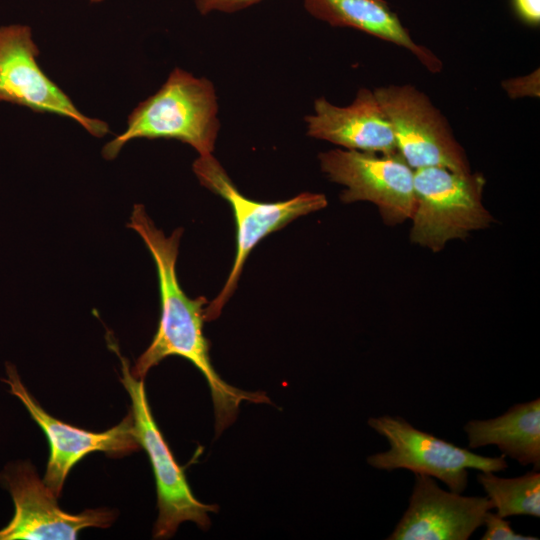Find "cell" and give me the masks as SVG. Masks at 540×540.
I'll use <instances>...</instances> for the list:
<instances>
[{
  "label": "cell",
  "mask_w": 540,
  "mask_h": 540,
  "mask_svg": "<svg viewBox=\"0 0 540 540\" xmlns=\"http://www.w3.org/2000/svg\"><path fill=\"white\" fill-rule=\"evenodd\" d=\"M368 425L385 437L390 448L367 458L376 469H407L441 480L450 491L462 493L468 483L467 469L500 472L508 465L505 456L487 457L473 453L413 427L400 416L371 417Z\"/></svg>",
  "instance_id": "cell-6"
},
{
  "label": "cell",
  "mask_w": 540,
  "mask_h": 540,
  "mask_svg": "<svg viewBox=\"0 0 540 540\" xmlns=\"http://www.w3.org/2000/svg\"><path fill=\"white\" fill-rule=\"evenodd\" d=\"M2 380L48 439L50 454L43 481L57 497L71 468L89 453L101 451L111 457H122L139 450L131 413L107 431L83 430L48 414L24 386L14 365L6 364V378Z\"/></svg>",
  "instance_id": "cell-11"
},
{
  "label": "cell",
  "mask_w": 540,
  "mask_h": 540,
  "mask_svg": "<svg viewBox=\"0 0 540 540\" xmlns=\"http://www.w3.org/2000/svg\"><path fill=\"white\" fill-rule=\"evenodd\" d=\"M307 134L347 150L399 153L390 122L374 91L361 88L353 102L336 106L323 97L314 101V112L304 118Z\"/></svg>",
  "instance_id": "cell-13"
},
{
  "label": "cell",
  "mask_w": 540,
  "mask_h": 540,
  "mask_svg": "<svg viewBox=\"0 0 540 540\" xmlns=\"http://www.w3.org/2000/svg\"><path fill=\"white\" fill-rule=\"evenodd\" d=\"M392 127L399 154L413 169L443 167L471 172L464 148L429 97L411 84L373 90Z\"/></svg>",
  "instance_id": "cell-7"
},
{
  "label": "cell",
  "mask_w": 540,
  "mask_h": 540,
  "mask_svg": "<svg viewBox=\"0 0 540 540\" xmlns=\"http://www.w3.org/2000/svg\"><path fill=\"white\" fill-rule=\"evenodd\" d=\"M89 1L92 2V3H99V2H101L103 0H89Z\"/></svg>",
  "instance_id": "cell-21"
},
{
  "label": "cell",
  "mask_w": 540,
  "mask_h": 540,
  "mask_svg": "<svg viewBox=\"0 0 540 540\" xmlns=\"http://www.w3.org/2000/svg\"><path fill=\"white\" fill-rule=\"evenodd\" d=\"M414 474L408 508L388 540H467L493 509L487 496L445 491L431 476Z\"/></svg>",
  "instance_id": "cell-12"
},
{
  "label": "cell",
  "mask_w": 540,
  "mask_h": 540,
  "mask_svg": "<svg viewBox=\"0 0 540 540\" xmlns=\"http://www.w3.org/2000/svg\"><path fill=\"white\" fill-rule=\"evenodd\" d=\"M469 448L496 445L521 465L540 467V399L516 404L496 418L471 420L464 426Z\"/></svg>",
  "instance_id": "cell-15"
},
{
  "label": "cell",
  "mask_w": 540,
  "mask_h": 540,
  "mask_svg": "<svg viewBox=\"0 0 540 540\" xmlns=\"http://www.w3.org/2000/svg\"><path fill=\"white\" fill-rule=\"evenodd\" d=\"M127 227L137 232L151 253L157 268L161 314L157 331L148 348L137 359L131 372L144 379L148 371L168 356L190 361L205 377L212 395L215 430L219 435L236 419L242 401L269 403L265 394L246 392L226 383L215 371L209 342L203 334L207 299L189 298L181 288L176 261L183 230L166 236L147 215L143 205H135Z\"/></svg>",
  "instance_id": "cell-1"
},
{
  "label": "cell",
  "mask_w": 540,
  "mask_h": 540,
  "mask_svg": "<svg viewBox=\"0 0 540 540\" xmlns=\"http://www.w3.org/2000/svg\"><path fill=\"white\" fill-rule=\"evenodd\" d=\"M109 344L120 358L121 382L131 399L134 433L140 447L148 454L155 477L159 514L154 526V538L171 537L185 521H192L200 528L207 529L210 524L208 514L215 512L217 506L204 504L195 498L183 469L176 462L153 418L143 379L133 376L129 361L121 356L115 343Z\"/></svg>",
  "instance_id": "cell-5"
},
{
  "label": "cell",
  "mask_w": 540,
  "mask_h": 540,
  "mask_svg": "<svg viewBox=\"0 0 540 540\" xmlns=\"http://www.w3.org/2000/svg\"><path fill=\"white\" fill-rule=\"evenodd\" d=\"M481 173L455 172L443 167L414 170L415 207L410 240L434 252L454 239L484 229L493 218L482 202Z\"/></svg>",
  "instance_id": "cell-3"
},
{
  "label": "cell",
  "mask_w": 540,
  "mask_h": 540,
  "mask_svg": "<svg viewBox=\"0 0 540 540\" xmlns=\"http://www.w3.org/2000/svg\"><path fill=\"white\" fill-rule=\"evenodd\" d=\"M539 80V69H536L528 75L507 79L502 82L501 86L511 99L522 97L539 98Z\"/></svg>",
  "instance_id": "cell-18"
},
{
  "label": "cell",
  "mask_w": 540,
  "mask_h": 540,
  "mask_svg": "<svg viewBox=\"0 0 540 540\" xmlns=\"http://www.w3.org/2000/svg\"><path fill=\"white\" fill-rule=\"evenodd\" d=\"M199 182L225 199L232 207L236 224V252L231 271L217 297L205 308V320L216 319L237 287L244 263L252 249L267 235L292 220L327 206L325 195L303 192L279 202H258L244 196L212 154L193 163Z\"/></svg>",
  "instance_id": "cell-4"
},
{
  "label": "cell",
  "mask_w": 540,
  "mask_h": 540,
  "mask_svg": "<svg viewBox=\"0 0 540 540\" xmlns=\"http://www.w3.org/2000/svg\"><path fill=\"white\" fill-rule=\"evenodd\" d=\"M304 7L331 26L353 28L408 50L432 73L442 70L441 60L412 39L385 0H304Z\"/></svg>",
  "instance_id": "cell-14"
},
{
  "label": "cell",
  "mask_w": 540,
  "mask_h": 540,
  "mask_svg": "<svg viewBox=\"0 0 540 540\" xmlns=\"http://www.w3.org/2000/svg\"><path fill=\"white\" fill-rule=\"evenodd\" d=\"M38 55L39 49L32 39L30 27H0V101L70 118L95 137L106 135L108 124L81 113L41 70L37 63Z\"/></svg>",
  "instance_id": "cell-10"
},
{
  "label": "cell",
  "mask_w": 540,
  "mask_h": 540,
  "mask_svg": "<svg viewBox=\"0 0 540 540\" xmlns=\"http://www.w3.org/2000/svg\"><path fill=\"white\" fill-rule=\"evenodd\" d=\"M217 113L212 82L175 68L162 87L131 112L125 131L103 147L102 155L112 160L137 138L176 139L192 146L199 156L212 154L220 128Z\"/></svg>",
  "instance_id": "cell-2"
},
{
  "label": "cell",
  "mask_w": 540,
  "mask_h": 540,
  "mask_svg": "<svg viewBox=\"0 0 540 540\" xmlns=\"http://www.w3.org/2000/svg\"><path fill=\"white\" fill-rule=\"evenodd\" d=\"M319 162L330 181L344 186L340 195L343 202H372L388 225L411 219L415 207L414 170L399 153L337 148L320 153Z\"/></svg>",
  "instance_id": "cell-8"
},
{
  "label": "cell",
  "mask_w": 540,
  "mask_h": 540,
  "mask_svg": "<svg viewBox=\"0 0 540 540\" xmlns=\"http://www.w3.org/2000/svg\"><path fill=\"white\" fill-rule=\"evenodd\" d=\"M477 481L499 516H540V473L537 470L516 478H501L494 472H481Z\"/></svg>",
  "instance_id": "cell-16"
},
{
  "label": "cell",
  "mask_w": 540,
  "mask_h": 540,
  "mask_svg": "<svg viewBox=\"0 0 540 540\" xmlns=\"http://www.w3.org/2000/svg\"><path fill=\"white\" fill-rule=\"evenodd\" d=\"M0 482L15 506L14 516L0 529V540H73L80 530L107 528L116 517L106 509L79 514L63 511L57 503L58 497L27 461L8 464L0 473Z\"/></svg>",
  "instance_id": "cell-9"
},
{
  "label": "cell",
  "mask_w": 540,
  "mask_h": 540,
  "mask_svg": "<svg viewBox=\"0 0 540 540\" xmlns=\"http://www.w3.org/2000/svg\"><path fill=\"white\" fill-rule=\"evenodd\" d=\"M259 1L261 0H195V5L197 10L205 15L212 11L236 12Z\"/></svg>",
  "instance_id": "cell-19"
},
{
  "label": "cell",
  "mask_w": 540,
  "mask_h": 540,
  "mask_svg": "<svg viewBox=\"0 0 540 540\" xmlns=\"http://www.w3.org/2000/svg\"><path fill=\"white\" fill-rule=\"evenodd\" d=\"M517 17L526 25L538 27L540 24V0H511Z\"/></svg>",
  "instance_id": "cell-20"
},
{
  "label": "cell",
  "mask_w": 540,
  "mask_h": 540,
  "mask_svg": "<svg viewBox=\"0 0 540 540\" xmlns=\"http://www.w3.org/2000/svg\"><path fill=\"white\" fill-rule=\"evenodd\" d=\"M486 526L485 533L481 540H537V537L526 536L516 533L510 525V521L505 520L497 513H492L490 510L486 513L484 524Z\"/></svg>",
  "instance_id": "cell-17"
}]
</instances>
